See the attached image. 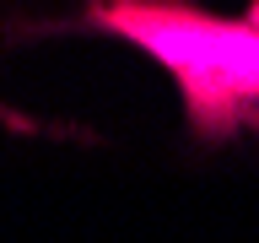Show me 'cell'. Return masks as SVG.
I'll list each match as a JSON object with an SVG mask.
<instances>
[{
  "instance_id": "obj_1",
  "label": "cell",
  "mask_w": 259,
  "mask_h": 243,
  "mask_svg": "<svg viewBox=\"0 0 259 243\" xmlns=\"http://www.w3.org/2000/svg\"><path fill=\"white\" fill-rule=\"evenodd\" d=\"M92 22L173 81L200 141L259 135V11L222 16L194 0H97Z\"/></svg>"
},
{
  "instance_id": "obj_2",
  "label": "cell",
  "mask_w": 259,
  "mask_h": 243,
  "mask_svg": "<svg viewBox=\"0 0 259 243\" xmlns=\"http://www.w3.org/2000/svg\"><path fill=\"white\" fill-rule=\"evenodd\" d=\"M248 11H259V0H254V6H248Z\"/></svg>"
}]
</instances>
